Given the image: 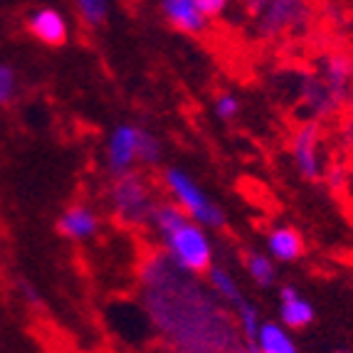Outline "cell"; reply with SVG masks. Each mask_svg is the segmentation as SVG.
Here are the masks:
<instances>
[{"instance_id": "1", "label": "cell", "mask_w": 353, "mask_h": 353, "mask_svg": "<svg viewBox=\"0 0 353 353\" xmlns=\"http://www.w3.org/2000/svg\"><path fill=\"white\" fill-rule=\"evenodd\" d=\"M143 309L168 346L178 351H245L235 319L195 274L178 270L165 254L141 265Z\"/></svg>"}, {"instance_id": "2", "label": "cell", "mask_w": 353, "mask_h": 353, "mask_svg": "<svg viewBox=\"0 0 353 353\" xmlns=\"http://www.w3.org/2000/svg\"><path fill=\"white\" fill-rule=\"evenodd\" d=\"M153 235L159 237L163 254L178 270L201 277L215 262V248L208 235V228L195 223L188 212L181 210L173 201L156 203L148 218Z\"/></svg>"}, {"instance_id": "3", "label": "cell", "mask_w": 353, "mask_h": 353, "mask_svg": "<svg viewBox=\"0 0 353 353\" xmlns=\"http://www.w3.org/2000/svg\"><path fill=\"white\" fill-rule=\"evenodd\" d=\"M161 181H163V188L171 195V201L181 210L188 212L195 223H201L208 230L225 228L228 215H225L223 205L185 168H181V165H165Z\"/></svg>"}, {"instance_id": "4", "label": "cell", "mask_w": 353, "mask_h": 353, "mask_svg": "<svg viewBox=\"0 0 353 353\" xmlns=\"http://www.w3.org/2000/svg\"><path fill=\"white\" fill-rule=\"evenodd\" d=\"M245 10L267 40L299 32L312 18L309 0H245Z\"/></svg>"}, {"instance_id": "5", "label": "cell", "mask_w": 353, "mask_h": 353, "mask_svg": "<svg viewBox=\"0 0 353 353\" xmlns=\"http://www.w3.org/2000/svg\"><path fill=\"white\" fill-rule=\"evenodd\" d=\"M109 205L124 225H148L156 198L143 176L136 171H126L114 176L112 188H109Z\"/></svg>"}, {"instance_id": "6", "label": "cell", "mask_w": 353, "mask_h": 353, "mask_svg": "<svg viewBox=\"0 0 353 353\" xmlns=\"http://www.w3.org/2000/svg\"><path fill=\"white\" fill-rule=\"evenodd\" d=\"M292 163L299 178L306 183H316L324 178V156H321V129L319 124H301L289 143Z\"/></svg>"}, {"instance_id": "7", "label": "cell", "mask_w": 353, "mask_h": 353, "mask_svg": "<svg viewBox=\"0 0 353 353\" xmlns=\"http://www.w3.org/2000/svg\"><path fill=\"white\" fill-rule=\"evenodd\" d=\"M139 139H141V126L134 124H119L109 134L104 146V159L112 176L134 171L139 165Z\"/></svg>"}, {"instance_id": "8", "label": "cell", "mask_w": 353, "mask_h": 353, "mask_svg": "<svg viewBox=\"0 0 353 353\" xmlns=\"http://www.w3.org/2000/svg\"><path fill=\"white\" fill-rule=\"evenodd\" d=\"M159 8L165 23L183 35H201L210 25V18L195 0H159Z\"/></svg>"}, {"instance_id": "9", "label": "cell", "mask_w": 353, "mask_h": 353, "mask_svg": "<svg viewBox=\"0 0 353 353\" xmlns=\"http://www.w3.org/2000/svg\"><path fill=\"white\" fill-rule=\"evenodd\" d=\"M28 30L37 42L48 45V48H62L70 40V23H67L65 12L57 8L35 10L28 20Z\"/></svg>"}, {"instance_id": "10", "label": "cell", "mask_w": 353, "mask_h": 353, "mask_svg": "<svg viewBox=\"0 0 353 353\" xmlns=\"http://www.w3.org/2000/svg\"><path fill=\"white\" fill-rule=\"evenodd\" d=\"M99 228H101L99 212H97L92 205H84V203L70 205L57 220V232L72 242L92 240V237H97Z\"/></svg>"}, {"instance_id": "11", "label": "cell", "mask_w": 353, "mask_h": 353, "mask_svg": "<svg viewBox=\"0 0 353 353\" xmlns=\"http://www.w3.org/2000/svg\"><path fill=\"white\" fill-rule=\"evenodd\" d=\"M316 312H314L312 301L301 296V292L292 284L279 287V321L289 331H304L314 324Z\"/></svg>"}, {"instance_id": "12", "label": "cell", "mask_w": 353, "mask_h": 353, "mask_svg": "<svg viewBox=\"0 0 353 353\" xmlns=\"http://www.w3.org/2000/svg\"><path fill=\"white\" fill-rule=\"evenodd\" d=\"M265 245H267V254L274 262H282V265H292V262L304 257L306 252L304 235L296 228H289V225H279V228L270 230Z\"/></svg>"}, {"instance_id": "13", "label": "cell", "mask_w": 353, "mask_h": 353, "mask_svg": "<svg viewBox=\"0 0 353 353\" xmlns=\"http://www.w3.org/2000/svg\"><path fill=\"white\" fill-rule=\"evenodd\" d=\"M299 343L294 331H289L282 321H262L254 336V353H296Z\"/></svg>"}, {"instance_id": "14", "label": "cell", "mask_w": 353, "mask_h": 353, "mask_svg": "<svg viewBox=\"0 0 353 353\" xmlns=\"http://www.w3.org/2000/svg\"><path fill=\"white\" fill-rule=\"evenodd\" d=\"M205 274H208V287H210V292L218 296L223 304L235 306L240 299H245V296H242L240 282H237V277L228 270V267L215 265V262H212V267L205 272Z\"/></svg>"}, {"instance_id": "15", "label": "cell", "mask_w": 353, "mask_h": 353, "mask_svg": "<svg viewBox=\"0 0 353 353\" xmlns=\"http://www.w3.org/2000/svg\"><path fill=\"white\" fill-rule=\"evenodd\" d=\"M235 326L237 334H240L242 343H245V351H254V336L259 331V324H262V316H259L257 304L248 299H240L235 304Z\"/></svg>"}, {"instance_id": "16", "label": "cell", "mask_w": 353, "mask_h": 353, "mask_svg": "<svg viewBox=\"0 0 353 353\" xmlns=\"http://www.w3.org/2000/svg\"><path fill=\"white\" fill-rule=\"evenodd\" d=\"M245 272L252 284L259 289H270L277 282V262L267 252H248L245 254Z\"/></svg>"}, {"instance_id": "17", "label": "cell", "mask_w": 353, "mask_h": 353, "mask_svg": "<svg viewBox=\"0 0 353 353\" xmlns=\"http://www.w3.org/2000/svg\"><path fill=\"white\" fill-rule=\"evenodd\" d=\"M351 79H353L351 59L341 57V54H334V57H329L324 62V82L336 97L341 94L343 89L351 84Z\"/></svg>"}, {"instance_id": "18", "label": "cell", "mask_w": 353, "mask_h": 353, "mask_svg": "<svg viewBox=\"0 0 353 353\" xmlns=\"http://www.w3.org/2000/svg\"><path fill=\"white\" fill-rule=\"evenodd\" d=\"M74 8L79 12V18L89 28H101L109 20L112 12V0H74Z\"/></svg>"}, {"instance_id": "19", "label": "cell", "mask_w": 353, "mask_h": 353, "mask_svg": "<svg viewBox=\"0 0 353 353\" xmlns=\"http://www.w3.org/2000/svg\"><path fill=\"white\" fill-rule=\"evenodd\" d=\"M163 159V143L153 131L141 126V139H139V163L141 165H159Z\"/></svg>"}, {"instance_id": "20", "label": "cell", "mask_w": 353, "mask_h": 353, "mask_svg": "<svg viewBox=\"0 0 353 353\" xmlns=\"http://www.w3.org/2000/svg\"><path fill=\"white\" fill-rule=\"evenodd\" d=\"M212 112L220 121H235L242 112V101L237 99L235 94H230V92H223V94L215 99V106H212Z\"/></svg>"}, {"instance_id": "21", "label": "cell", "mask_w": 353, "mask_h": 353, "mask_svg": "<svg viewBox=\"0 0 353 353\" xmlns=\"http://www.w3.org/2000/svg\"><path fill=\"white\" fill-rule=\"evenodd\" d=\"M18 94V74L10 65H0V106L10 104Z\"/></svg>"}, {"instance_id": "22", "label": "cell", "mask_w": 353, "mask_h": 353, "mask_svg": "<svg viewBox=\"0 0 353 353\" xmlns=\"http://www.w3.org/2000/svg\"><path fill=\"white\" fill-rule=\"evenodd\" d=\"M195 3H198V8L205 12L208 18H218V15H223L228 10L230 0H195Z\"/></svg>"}, {"instance_id": "23", "label": "cell", "mask_w": 353, "mask_h": 353, "mask_svg": "<svg viewBox=\"0 0 353 353\" xmlns=\"http://www.w3.org/2000/svg\"><path fill=\"white\" fill-rule=\"evenodd\" d=\"M324 176H326V181H329V185L334 190L343 185V171H341V168H339V171H336V168H329V171H326V168H324Z\"/></svg>"}, {"instance_id": "24", "label": "cell", "mask_w": 353, "mask_h": 353, "mask_svg": "<svg viewBox=\"0 0 353 353\" xmlns=\"http://www.w3.org/2000/svg\"><path fill=\"white\" fill-rule=\"evenodd\" d=\"M346 139H348V143L353 146V121L348 124V129H346Z\"/></svg>"}]
</instances>
